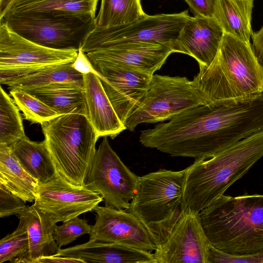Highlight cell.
Returning a JSON list of instances; mask_svg holds the SVG:
<instances>
[{
	"mask_svg": "<svg viewBox=\"0 0 263 263\" xmlns=\"http://www.w3.org/2000/svg\"><path fill=\"white\" fill-rule=\"evenodd\" d=\"M10 147L22 166L39 184L47 182L58 176L44 140L33 141L25 136Z\"/></svg>",
	"mask_w": 263,
	"mask_h": 263,
	"instance_id": "cell-22",
	"label": "cell"
},
{
	"mask_svg": "<svg viewBox=\"0 0 263 263\" xmlns=\"http://www.w3.org/2000/svg\"><path fill=\"white\" fill-rule=\"evenodd\" d=\"M263 130V93L200 105L141 132L139 141L172 156L206 159Z\"/></svg>",
	"mask_w": 263,
	"mask_h": 263,
	"instance_id": "cell-1",
	"label": "cell"
},
{
	"mask_svg": "<svg viewBox=\"0 0 263 263\" xmlns=\"http://www.w3.org/2000/svg\"><path fill=\"white\" fill-rule=\"evenodd\" d=\"M41 125L58 175L71 184L84 186L98 139L88 118L62 115Z\"/></svg>",
	"mask_w": 263,
	"mask_h": 263,
	"instance_id": "cell-5",
	"label": "cell"
},
{
	"mask_svg": "<svg viewBox=\"0 0 263 263\" xmlns=\"http://www.w3.org/2000/svg\"><path fill=\"white\" fill-rule=\"evenodd\" d=\"M72 67L77 71L83 74L93 73L99 78L100 75L94 68L93 65L81 48H80L74 61L72 63Z\"/></svg>",
	"mask_w": 263,
	"mask_h": 263,
	"instance_id": "cell-35",
	"label": "cell"
},
{
	"mask_svg": "<svg viewBox=\"0 0 263 263\" xmlns=\"http://www.w3.org/2000/svg\"><path fill=\"white\" fill-rule=\"evenodd\" d=\"M78 52L40 45L0 22V83L5 84L48 66L73 62Z\"/></svg>",
	"mask_w": 263,
	"mask_h": 263,
	"instance_id": "cell-10",
	"label": "cell"
},
{
	"mask_svg": "<svg viewBox=\"0 0 263 263\" xmlns=\"http://www.w3.org/2000/svg\"><path fill=\"white\" fill-rule=\"evenodd\" d=\"M96 16L59 11L8 12L0 22L40 45L58 50L81 48L96 26Z\"/></svg>",
	"mask_w": 263,
	"mask_h": 263,
	"instance_id": "cell-6",
	"label": "cell"
},
{
	"mask_svg": "<svg viewBox=\"0 0 263 263\" xmlns=\"http://www.w3.org/2000/svg\"><path fill=\"white\" fill-rule=\"evenodd\" d=\"M72 63L48 66L6 82L10 90L70 85L84 89L83 74L76 70Z\"/></svg>",
	"mask_w": 263,
	"mask_h": 263,
	"instance_id": "cell-21",
	"label": "cell"
},
{
	"mask_svg": "<svg viewBox=\"0 0 263 263\" xmlns=\"http://www.w3.org/2000/svg\"><path fill=\"white\" fill-rule=\"evenodd\" d=\"M23 90L43 102L60 116L77 114L88 117L84 89L64 85Z\"/></svg>",
	"mask_w": 263,
	"mask_h": 263,
	"instance_id": "cell-25",
	"label": "cell"
},
{
	"mask_svg": "<svg viewBox=\"0 0 263 263\" xmlns=\"http://www.w3.org/2000/svg\"><path fill=\"white\" fill-rule=\"evenodd\" d=\"M83 78L88 118L98 139L101 137L114 139L126 129V126L115 111L100 78L93 73L83 74Z\"/></svg>",
	"mask_w": 263,
	"mask_h": 263,
	"instance_id": "cell-19",
	"label": "cell"
},
{
	"mask_svg": "<svg viewBox=\"0 0 263 263\" xmlns=\"http://www.w3.org/2000/svg\"><path fill=\"white\" fill-rule=\"evenodd\" d=\"M254 0H217L214 17L224 32L247 43L253 32L251 27Z\"/></svg>",
	"mask_w": 263,
	"mask_h": 263,
	"instance_id": "cell-24",
	"label": "cell"
},
{
	"mask_svg": "<svg viewBox=\"0 0 263 263\" xmlns=\"http://www.w3.org/2000/svg\"><path fill=\"white\" fill-rule=\"evenodd\" d=\"M194 16L212 17L217 0H185Z\"/></svg>",
	"mask_w": 263,
	"mask_h": 263,
	"instance_id": "cell-34",
	"label": "cell"
},
{
	"mask_svg": "<svg viewBox=\"0 0 263 263\" xmlns=\"http://www.w3.org/2000/svg\"><path fill=\"white\" fill-rule=\"evenodd\" d=\"M10 95L25 119L31 123L41 124L60 116L43 102L23 90H11Z\"/></svg>",
	"mask_w": 263,
	"mask_h": 263,
	"instance_id": "cell-29",
	"label": "cell"
},
{
	"mask_svg": "<svg viewBox=\"0 0 263 263\" xmlns=\"http://www.w3.org/2000/svg\"><path fill=\"white\" fill-rule=\"evenodd\" d=\"M27 231L29 250L25 263H33L40 258L57 255L60 248L54 238V224L33 204L26 206L16 215Z\"/></svg>",
	"mask_w": 263,
	"mask_h": 263,
	"instance_id": "cell-20",
	"label": "cell"
},
{
	"mask_svg": "<svg viewBox=\"0 0 263 263\" xmlns=\"http://www.w3.org/2000/svg\"><path fill=\"white\" fill-rule=\"evenodd\" d=\"M263 157V130L239 141L214 156L195 160L185 168L184 208L199 213L224 195Z\"/></svg>",
	"mask_w": 263,
	"mask_h": 263,
	"instance_id": "cell-2",
	"label": "cell"
},
{
	"mask_svg": "<svg viewBox=\"0 0 263 263\" xmlns=\"http://www.w3.org/2000/svg\"><path fill=\"white\" fill-rule=\"evenodd\" d=\"M172 53L160 44L126 42L101 47L86 54L93 65H119L153 76Z\"/></svg>",
	"mask_w": 263,
	"mask_h": 263,
	"instance_id": "cell-16",
	"label": "cell"
},
{
	"mask_svg": "<svg viewBox=\"0 0 263 263\" xmlns=\"http://www.w3.org/2000/svg\"><path fill=\"white\" fill-rule=\"evenodd\" d=\"M57 256L86 262L157 263L154 253L132 247L94 240L63 249Z\"/></svg>",
	"mask_w": 263,
	"mask_h": 263,
	"instance_id": "cell-18",
	"label": "cell"
},
{
	"mask_svg": "<svg viewBox=\"0 0 263 263\" xmlns=\"http://www.w3.org/2000/svg\"><path fill=\"white\" fill-rule=\"evenodd\" d=\"M91 225H89L86 220L77 217L63 222L60 226L54 227V238L59 248L67 245L77 238L84 235L89 234Z\"/></svg>",
	"mask_w": 263,
	"mask_h": 263,
	"instance_id": "cell-31",
	"label": "cell"
},
{
	"mask_svg": "<svg viewBox=\"0 0 263 263\" xmlns=\"http://www.w3.org/2000/svg\"><path fill=\"white\" fill-rule=\"evenodd\" d=\"M39 183L22 166L10 146L0 144V186L25 202L35 199Z\"/></svg>",
	"mask_w": 263,
	"mask_h": 263,
	"instance_id": "cell-23",
	"label": "cell"
},
{
	"mask_svg": "<svg viewBox=\"0 0 263 263\" xmlns=\"http://www.w3.org/2000/svg\"><path fill=\"white\" fill-rule=\"evenodd\" d=\"M25 202L0 186V217L17 215L25 208Z\"/></svg>",
	"mask_w": 263,
	"mask_h": 263,
	"instance_id": "cell-32",
	"label": "cell"
},
{
	"mask_svg": "<svg viewBox=\"0 0 263 263\" xmlns=\"http://www.w3.org/2000/svg\"><path fill=\"white\" fill-rule=\"evenodd\" d=\"M193 81L209 103L242 99L263 93V67L250 43L224 33L215 58Z\"/></svg>",
	"mask_w": 263,
	"mask_h": 263,
	"instance_id": "cell-4",
	"label": "cell"
},
{
	"mask_svg": "<svg viewBox=\"0 0 263 263\" xmlns=\"http://www.w3.org/2000/svg\"><path fill=\"white\" fill-rule=\"evenodd\" d=\"M199 215L215 249L234 256L263 252V195H223Z\"/></svg>",
	"mask_w": 263,
	"mask_h": 263,
	"instance_id": "cell-3",
	"label": "cell"
},
{
	"mask_svg": "<svg viewBox=\"0 0 263 263\" xmlns=\"http://www.w3.org/2000/svg\"><path fill=\"white\" fill-rule=\"evenodd\" d=\"M139 178L112 149L107 137H103L85 185L98 193L106 205L126 210L137 191Z\"/></svg>",
	"mask_w": 263,
	"mask_h": 263,
	"instance_id": "cell-11",
	"label": "cell"
},
{
	"mask_svg": "<svg viewBox=\"0 0 263 263\" xmlns=\"http://www.w3.org/2000/svg\"><path fill=\"white\" fill-rule=\"evenodd\" d=\"M208 103L193 81L186 77L154 74L147 91L124 125L133 132L141 123L169 120L184 111Z\"/></svg>",
	"mask_w": 263,
	"mask_h": 263,
	"instance_id": "cell-8",
	"label": "cell"
},
{
	"mask_svg": "<svg viewBox=\"0 0 263 263\" xmlns=\"http://www.w3.org/2000/svg\"><path fill=\"white\" fill-rule=\"evenodd\" d=\"M185 168L160 169L140 177L137 191L127 211L146 227L153 239L181 213Z\"/></svg>",
	"mask_w": 263,
	"mask_h": 263,
	"instance_id": "cell-7",
	"label": "cell"
},
{
	"mask_svg": "<svg viewBox=\"0 0 263 263\" xmlns=\"http://www.w3.org/2000/svg\"><path fill=\"white\" fill-rule=\"evenodd\" d=\"M59 262H77L84 263L80 259L71 257H63L57 255L43 257L36 259L33 263H59Z\"/></svg>",
	"mask_w": 263,
	"mask_h": 263,
	"instance_id": "cell-37",
	"label": "cell"
},
{
	"mask_svg": "<svg viewBox=\"0 0 263 263\" xmlns=\"http://www.w3.org/2000/svg\"><path fill=\"white\" fill-rule=\"evenodd\" d=\"M103 201L98 193L85 185H73L58 175L39 184L33 205L56 224L92 211Z\"/></svg>",
	"mask_w": 263,
	"mask_h": 263,
	"instance_id": "cell-13",
	"label": "cell"
},
{
	"mask_svg": "<svg viewBox=\"0 0 263 263\" xmlns=\"http://www.w3.org/2000/svg\"><path fill=\"white\" fill-rule=\"evenodd\" d=\"M157 263H208L211 246L199 213L183 208L165 230L154 239Z\"/></svg>",
	"mask_w": 263,
	"mask_h": 263,
	"instance_id": "cell-12",
	"label": "cell"
},
{
	"mask_svg": "<svg viewBox=\"0 0 263 263\" xmlns=\"http://www.w3.org/2000/svg\"><path fill=\"white\" fill-rule=\"evenodd\" d=\"M28 250L27 231L20 220L17 228L0 240V263H25Z\"/></svg>",
	"mask_w": 263,
	"mask_h": 263,
	"instance_id": "cell-30",
	"label": "cell"
},
{
	"mask_svg": "<svg viewBox=\"0 0 263 263\" xmlns=\"http://www.w3.org/2000/svg\"><path fill=\"white\" fill-rule=\"evenodd\" d=\"M93 65V64H92ZM104 89L124 124L147 91L153 76L115 64H94Z\"/></svg>",
	"mask_w": 263,
	"mask_h": 263,
	"instance_id": "cell-15",
	"label": "cell"
},
{
	"mask_svg": "<svg viewBox=\"0 0 263 263\" xmlns=\"http://www.w3.org/2000/svg\"><path fill=\"white\" fill-rule=\"evenodd\" d=\"M263 263V252L248 256L228 255L211 246L208 263Z\"/></svg>",
	"mask_w": 263,
	"mask_h": 263,
	"instance_id": "cell-33",
	"label": "cell"
},
{
	"mask_svg": "<svg viewBox=\"0 0 263 263\" xmlns=\"http://www.w3.org/2000/svg\"><path fill=\"white\" fill-rule=\"evenodd\" d=\"M252 47L259 64L263 67V26L252 35Z\"/></svg>",
	"mask_w": 263,
	"mask_h": 263,
	"instance_id": "cell-36",
	"label": "cell"
},
{
	"mask_svg": "<svg viewBox=\"0 0 263 263\" xmlns=\"http://www.w3.org/2000/svg\"><path fill=\"white\" fill-rule=\"evenodd\" d=\"M96 25L108 28L128 24L144 17L141 0H101Z\"/></svg>",
	"mask_w": 263,
	"mask_h": 263,
	"instance_id": "cell-27",
	"label": "cell"
},
{
	"mask_svg": "<svg viewBox=\"0 0 263 263\" xmlns=\"http://www.w3.org/2000/svg\"><path fill=\"white\" fill-rule=\"evenodd\" d=\"M224 33L214 17L190 16L175 41L174 52L191 56L199 67H207L215 58Z\"/></svg>",
	"mask_w": 263,
	"mask_h": 263,
	"instance_id": "cell-17",
	"label": "cell"
},
{
	"mask_svg": "<svg viewBox=\"0 0 263 263\" xmlns=\"http://www.w3.org/2000/svg\"><path fill=\"white\" fill-rule=\"evenodd\" d=\"M25 136L18 108L1 86L0 144L10 146L15 141Z\"/></svg>",
	"mask_w": 263,
	"mask_h": 263,
	"instance_id": "cell-28",
	"label": "cell"
},
{
	"mask_svg": "<svg viewBox=\"0 0 263 263\" xmlns=\"http://www.w3.org/2000/svg\"><path fill=\"white\" fill-rule=\"evenodd\" d=\"M188 10L173 14L146 15L134 22L108 28L96 25L81 49L87 53L98 48L126 42L160 44L171 49L187 20Z\"/></svg>",
	"mask_w": 263,
	"mask_h": 263,
	"instance_id": "cell-9",
	"label": "cell"
},
{
	"mask_svg": "<svg viewBox=\"0 0 263 263\" xmlns=\"http://www.w3.org/2000/svg\"><path fill=\"white\" fill-rule=\"evenodd\" d=\"M99 0H0V17L8 12L59 11L95 16Z\"/></svg>",
	"mask_w": 263,
	"mask_h": 263,
	"instance_id": "cell-26",
	"label": "cell"
},
{
	"mask_svg": "<svg viewBox=\"0 0 263 263\" xmlns=\"http://www.w3.org/2000/svg\"><path fill=\"white\" fill-rule=\"evenodd\" d=\"M95 223L91 226L89 240L123 245L149 252L157 246L146 227L125 210L98 206Z\"/></svg>",
	"mask_w": 263,
	"mask_h": 263,
	"instance_id": "cell-14",
	"label": "cell"
}]
</instances>
